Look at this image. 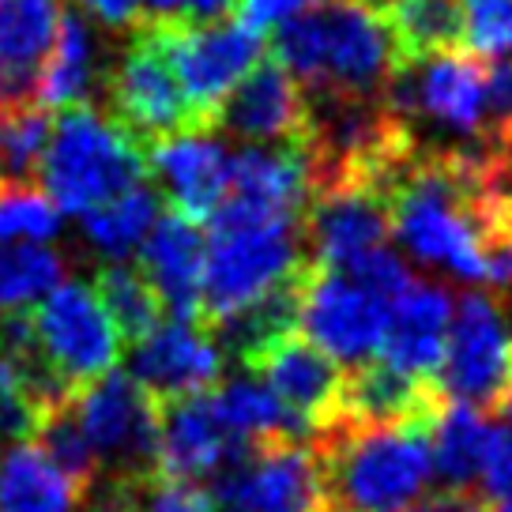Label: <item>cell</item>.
<instances>
[{"mask_svg":"<svg viewBox=\"0 0 512 512\" xmlns=\"http://www.w3.org/2000/svg\"><path fill=\"white\" fill-rule=\"evenodd\" d=\"M309 98H384L403 64L377 0H328L275 27L272 53Z\"/></svg>","mask_w":512,"mask_h":512,"instance_id":"6da1fadb","label":"cell"},{"mask_svg":"<svg viewBox=\"0 0 512 512\" xmlns=\"http://www.w3.org/2000/svg\"><path fill=\"white\" fill-rule=\"evenodd\" d=\"M430 433L426 422H332L309 437L317 448L324 501L336 512H407L433 475Z\"/></svg>","mask_w":512,"mask_h":512,"instance_id":"7a4b0ae2","label":"cell"},{"mask_svg":"<svg viewBox=\"0 0 512 512\" xmlns=\"http://www.w3.org/2000/svg\"><path fill=\"white\" fill-rule=\"evenodd\" d=\"M144 147L91 102L64 106L49 121V140L38 162L34 185L46 192L57 211L87 215L121 192L144 185Z\"/></svg>","mask_w":512,"mask_h":512,"instance_id":"3957f363","label":"cell"},{"mask_svg":"<svg viewBox=\"0 0 512 512\" xmlns=\"http://www.w3.org/2000/svg\"><path fill=\"white\" fill-rule=\"evenodd\" d=\"M305 264H309V249H305L302 223L211 226L196 324L211 332L219 320L245 309L279 283H287Z\"/></svg>","mask_w":512,"mask_h":512,"instance_id":"277c9868","label":"cell"},{"mask_svg":"<svg viewBox=\"0 0 512 512\" xmlns=\"http://www.w3.org/2000/svg\"><path fill=\"white\" fill-rule=\"evenodd\" d=\"M144 27L159 42L200 132H211L226 95L260 61V34L245 31L238 19L185 23L174 16H144Z\"/></svg>","mask_w":512,"mask_h":512,"instance_id":"5b68a950","label":"cell"},{"mask_svg":"<svg viewBox=\"0 0 512 512\" xmlns=\"http://www.w3.org/2000/svg\"><path fill=\"white\" fill-rule=\"evenodd\" d=\"M437 384L452 403H467L479 415H501L512 384V328L494 294L467 290L456 302Z\"/></svg>","mask_w":512,"mask_h":512,"instance_id":"8992f818","label":"cell"},{"mask_svg":"<svg viewBox=\"0 0 512 512\" xmlns=\"http://www.w3.org/2000/svg\"><path fill=\"white\" fill-rule=\"evenodd\" d=\"M102 479L144 482L159 475V403L128 373L110 369L72 400Z\"/></svg>","mask_w":512,"mask_h":512,"instance_id":"52a82bcc","label":"cell"},{"mask_svg":"<svg viewBox=\"0 0 512 512\" xmlns=\"http://www.w3.org/2000/svg\"><path fill=\"white\" fill-rule=\"evenodd\" d=\"M215 505L223 512H324L313 441H253L238 448L215 475Z\"/></svg>","mask_w":512,"mask_h":512,"instance_id":"ba28073f","label":"cell"},{"mask_svg":"<svg viewBox=\"0 0 512 512\" xmlns=\"http://www.w3.org/2000/svg\"><path fill=\"white\" fill-rule=\"evenodd\" d=\"M102 91L110 102V117L144 151L159 140H170V136L200 132L170 64L162 57L159 42L144 27V19L128 31L125 49L102 72Z\"/></svg>","mask_w":512,"mask_h":512,"instance_id":"9c48e42d","label":"cell"},{"mask_svg":"<svg viewBox=\"0 0 512 512\" xmlns=\"http://www.w3.org/2000/svg\"><path fill=\"white\" fill-rule=\"evenodd\" d=\"M38 351L49 369L61 377L76 396L98 377H106L121 358V339L113 332L95 287L83 279L57 283L31 313Z\"/></svg>","mask_w":512,"mask_h":512,"instance_id":"30bf717a","label":"cell"},{"mask_svg":"<svg viewBox=\"0 0 512 512\" xmlns=\"http://www.w3.org/2000/svg\"><path fill=\"white\" fill-rule=\"evenodd\" d=\"M384 317H388V305L358 287L354 279L320 264L309 268L298 328L313 347L336 358L339 366H362L369 358H377Z\"/></svg>","mask_w":512,"mask_h":512,"instance_id":"8fae6325","label":"cell"},{"mask_svg":"<svg viewBox=\"0 0 512 512\" xmlns=\"http://www.w3.org/2000/svg\"><path fill=\"white\" fill-rule=\"evenodd\" d=\"M211 132H226L245 147H302L309 132L305 91L275 57H260L226 95Z\"/></svg>","mask_w":512,"mask_h":512,"instance_id":"7c38bea8","label":"cell"},{"mask_svg":"<svg viewBox=\"0 0 512 512\" xmlns=\"http://www.w3.org/2000/svg\"><path fill=\"white\" fill-rule=\"evenodd\" d=\"M162 204L192 223H211L230 189V151L211 132H185L144 151Z\"/></svg>","mask_w":512,"mask_h":512,"instance_id":"4fadbf2b","label":"cell"},{"mask_svg":"<svg viewBox=\"0 0 512 512\" xmlns=\"http://www.w3.org/2000/svg\"><path fill=\"white\" fill-rule=\"evenodd\" d=\"M128 366H132L128 377L140 384L151 400L170 403L181 396L211 392L223 381L226 358L204 328L170 320V324H159L140 343H132Z\"/></svg>","mask_w":512,"mask_h":512,"instance_id":"5bb4252c","label":"cell"},{"mask_svg":"<svg viewBox=\"0 0 512 512\" xmlns=\"http://www.w3.org/2000/svg\"><path fill=\"white\" fill-rule=\"evenodd\" d=\"M245 373L260 377V384L275 400L302 418L309 437H317L320 430L336 422L343 366L320 347H313L302 332H290L279 343H272Z\"/></svg>","mask_w":512,"mask_h":512,"instance_id":"9a60e30c","label":"cell"},{"mask_svg":"<svg viewBox=\"0 0 512 512\" xmlns=\"http://www.w3.org/2000/svg\"><path fill=\"white\" fill-rule=\"evenodd\" d=\"M302 234L313 264L343 272L354 256L384 245V238L392 234L384 196L369 185L313 192L302 215Z\"/></svg>","mask_w":512,"mask_h":512,"instance_id":"2e32d148","label":"cell"},{"mask_svg":"<svg viewBox=\"0 0 512 512\" xmlns=\"http://www.w3.org/2000/svg\"><path fill=\"white\" fill-rule=\"evenodd\" d=\"M448 396L433 377H411L403 369L388 366L384 358H369L362 366L343 369L336 422L358 426H403L426 422L433 426L445 411Z\"/></svg>","mask_w":512,"mask_h":512,"instance_id":"e0dca14e","label":"cell"},{"mask_svg":"<svg viewBox=\"0 0 512 512\" xmlns=\"http://www.w3.org/2000/svg\"><path fill=\"white\" fill-rule=\"evenodd\" d=\"M204 253H208V238L200 223L177 211H162L155 226L147 230V238L140 241V272L159 294L162 313H170V320L196 324L200 317Z\"/></svg>","mask_w":512,"mask_h":512,"instance_id":"ac0fdd59","label":"cell"},{"mask_svg":"<svg viewBox=\"0 0 512 512\" xmlns=\"http://www.w3.org/2000/svg\"><path fill=\"white\" fill-rule=\"evenodd\" d=\"M245 448L223 430L211 407V392L159 403V475L181 482H204Z\"/></svg>","mask_w":512,"mask_h":512,"instance_id":"d6986e66","label":"cell"},{"mask_svg":"<svg viewBox=\"0 0 512 512\" xmlns=\"http://www.w3.org/2000/svg\"><path fill=\"white\" fill-rule=\"evenodd\" d=\"M452 317V294L437 283H411L388 305L377 358L411 377H433L445 354V332Z\"/></svg>","mask_w":512,"mask_h":512,"instance_id":"ffe728a7","label":"cell"},{"mask_svg":"<svg viewBox=\"0 0 512 512\" xmlns=\"http://www.w3.org/2000/svg\"><path fill=\"white\" fill-rule=\"evenodd\" d=\"M64 0H0V106H31Z\"/></svg>","mask_w":512,"mask_h":512,"instance_id":"44dd1931","label":"cell"},{"mask_svg":"<svg viewBox=\"0 0 512 512\" xmlns=\"http://www.w3.org/2000/svg\"><path fill=\"white\" fill-rule=\"evenodd\" d=\"M98 80H102V68H98L95 34L83 23L80 12L64 0L57 27H53V42H49L38 83H34V106L42 110L80 106L91 98Z\"/></svg>","mask_w":512,"mask_h":512,"instance_id":"7402d4cb","label":"cell"},{"mask_svg":"<svg viewBox=\"0 0 512 512\" xmlns=\"http://www.w3.org/2000/svg\"><path fill=\"white\" fill-rule=\"evenodd\" d=\"M400 64L467 49L464 0H377Z\"/></svg>","mask_w":512,"mask_h":512,"instance_id":"603a6c76","label":"cell"},{"mask_svg":"<svg viewBox=\"0 0 512 512\" xmlns=\"http://www.w3.org/2000/svg\"><path fill=\"white\" fill-rule=\"evenodd\" d=\"M211 407L223 422V430L241 441V445H253V441H309L305 422L294 411H287L283 403L275 400L264 384L249 381V377H230L211 388Z\"/></svg>","mask_w":512,"mask_h":512,"instance_id":"cb8c5ba5","label":"cell"},{"mask_svg":"<svg viewBox=\"0 0 512 512\" xmlns=\"http://www.w3.org/2000/svg\"><path fill=\"white\" fill-rule=\"evenodd\" d=\"M83 497L34 441H16L0 456V512H76Z\"/></svg>","mask_w":512,"mask_h":512,"instance_id":"d4e9b609","label":"cell"},{"mask_svg":"<svg viewBox=\"0 0 512 512\" xmlns=\"http://www.w3.org/2000/svg\"><path fill=\"white\" fill-rule=\"evenodd\" d=\"M162 215V196L155 185H136V189L113 196L83 215V238L106 260H128L147 238V230Z\"/></svg>","mask_w":512,"mask_h":512,"instance_id":"484cf974","label":"cell"},{"mask_svg":"<svg viewBox=\"0 0 512 512\" xmlns=\"http://www.w3.org/2000/svg\"><path fill=\"white\" fill-rule=\"evenodd\" d=\"M486 433H490V426L482 422L475 407L452 400L445 403V411L437 415L430 433V464L448 490H475L479 486Z\"/></svg>","mask_w":512,"mask_h":512,"instance_id":"4316f807","label":"cell"},{"mask_svg":"<svg viewBox=\"0 0 512 512\" xmlns=\"http://www.w3.org/2000/svg\"><path fill=\"white\" fill-rule=\"evenodd\" d=\"M95 294L106 317H110L113 332L121 343H140L144 336H151L162 324V302L159 294L151 290V283L144 279L140 268H132L128 260H106L98 264L95 272Z\"/></svg>","mask_w":512,"mask_h":512,"instance_id":"83f0119b","label":"cell"},{"mask_svg":"<svg viewBox=\"0 0 512 512\" xmlns=\"http://www.w3.org/2000/svg\"><path fill=\"white\" fill-rule=\"evenodd\" d=\"M64 279V256L38 241H8L0 249V313H27Z\"/></svg>","mask_w":512,"mask_h":512,"instance_id":"f1b7e54d","label":"cell"},{"mask_svg":"<svg viewBox=\"0 0 512 512\" xmlns=\"http://www.w3.org/2000/svg\"><path fill=\"white\" fill-rule=\"evenodd\" d=\"M31 441H38V448L46 452V460L76 486L80 497H87L98 486L102 471H98L95 448L87 441V433H83L72 403L42 418V426H38V433H34Z\"/></svg>","mask_w":512,"mask_h":512,"instance_id":"f546056e","label":"cell"},{"mask_svg":"<svg viewBox=\"0 0 512 512\" xmlns=\"http://www.w3.org/2000/svg\"><path fill=\"white\" fill-rule=\"evenodd\" d=\"M61 230V211L38 185L0 189V241H38L46 245Z\"/></svg>","mask_w":512,"mask_h":512,"instance_id":"4dcf8cb0","label":"cell"},{"mask_svg":"<svg viewBox=\"0 0 512 512\" xmlns=\"http://www.w3.org/2000/svg\"><path fill=\"white\" fill-rule=\"evenodd\" d=\"M46 140H49V110L31 102V106H16V110L8 113V140H4L8 185H34Z\"/></svg>","mask_w":512,"mask_h":512,"instance_id":"1f68e13d","label":"cell"},{"mask_svg":"<svg viewBox=\"0 0 512 512\" xmlns=\"http://www.w3.org/2000/svg\"><path fill=\"white\" fill-rule=\"evenodd\" d=\"M467 46L479 57L512 53V0H464Z\"/></svg>","mask_w":512,"mask_h":512,"instance_id":"d6a6232c","label":"cell"},{"mask_svg":"<svg viewBox=\"0 0 512 512\" xmlns=\"http://www.w3.org/2000/svg\"><path fill=\"white\" fill-rule=\"evenodd\" d=\"M343 275L354 279L362 290H369L373 298H381L384 305H392L403 290L415 283L411 272H407V264H403V256H396L388 245H377V249H369V253L354 256L351 264L343 268Z\"/></svg>","mask_w":512,"mask_h":512,"instance_id":"836d02e7","label":"cell"},{"mask_svg":"<svg viewBox=\"0 0 512 512\" xmlns=\"http://www.w3.org/2000/svg\"><path fill=\"white\" fill-rule=\"evenodd\" d=\"M482 121H486V151L512 144V53L509 57H486Z\"/></svg>","mask_w":512,"mask_h":512,"instance_id":"e575fe53","label":"cell"},{"mask_svg":"<svg viewBox=\"0 0 512 512\" xmlns=\"http://www.w3.org/2000/svg\"><path fill=\"white\" fill-rule=\"evenodd\" d=\"M479 497L490 505H512V430L490 426L479 467Z\"/></svg>","mask_w":512,"mask_h":512,"instance_id":"d590c367","label":"cell"},{"mask_svg":"<svg viewBox=\"0 0 512 512\" xmlns=\"http://www.w3.org/2000/svg\"><path fill=\"white\" fill-rule=\"evenodd\" d=\"M42 411L19 388L12 366L0 358V441H31L42 426Z\"/></svg>","mask_w":512,"mask_h":512,"instance_id":"8d00e7d4","label":"cell"},{"mask_svg":"<svg viewBox=\"0 0 512 512\" xmlns=\"http://www.w3.org/2000/svg\"><path fill=\"white\" fill-rule=\"evenodd\" d=\"M68 4H72L76 12H87L102 31H110V34H128L144 19L140 0H68Z\"/></svg>","mask_w":512,"mask_h":512,"instance_id":"74e56055","label":"cell"},{"mask_svg":"<svg viewBox=\"0 0 512 512\" xmlns=\"http://www.w3.org/2000/svg\"><path fill=\"white\" fill-rule=\"evenodd\" d=\"M479 501L482 497L475 494V490H448V486H441V490H433V494L418 497L407 512H475Z\"/></svg>","mask_w":512,"mask_h":512,"instance_id":"f35d334b","label":"cell"},{"mask_svg":"<svg viewBox=\"0 0 512 512\" xmlns=\"http://www.w3.org/2000/svg\"><path fill=\"white\" fill-rule=\"evenodd\" d=\"M486 174L512 200V144H501L486 155Z\"/></svg>","mask_w":512,"mask_h":512,"instance_id":"ab89813d","label":"cell"},{"mask_svg":"<svg viewBox=\"0 0 512 512\" xmlns=\"http://www.w3.org/2000/svg\"><path fill=\"white\" fill-rule=\"evenodd\" d=\"M177 4H181V0H140L144 16H174Z\"/></svg>","mask_w":512,"mask_h":512,"instance_id":"60d3db41","label":"cell"},{"mask_svg":"<svg viewBox=\"0 0 512 512\" xmlns=\"http://www.w3.org/2000/svg\"><path fill=\"white\" fill-rule=\"evenodd\" d=\"M8 113H12V110H4V106H0V189L8 185V170H4V140H8Z\"/></svg>","mask_w":512,"mask_h":512,"instance_id":"b9f144b4","label":"cell"},{"mask_svg":"<svg viewBox=\"0 0 512 512\" xmlns=\"http://www.w3.org/2000/svg\"><path fill=\"white\" fill-rule=\"evenodd\" d=\"M475 512H512V505H490V501H479Z\"/></svg>","mask_w":512,"mask_h":512,"instance_id":"7bdbcfd3","label":"cell"},{"mask_svg":"<svg viewBox=\"0 0 512 512\" xmlns=\"http://www.w3.org/2000/svg\"><path fill=\"white\" fill-rule=\"evenodd\" d=\"M501 415H509V422H512V384H509V392H505V403H501Z\"/></svg>","mask_w":512,"mask_h":512,"instance_id":"ee69618b","label":"cell"},{"mask_svg":"<svg viewBox=\"0 0 512 512\" xmlns=\"http://www.w3.org/2000/svg\"><path fill=\"white\" fill-rule=\"evenodd\" d=\"M509 287H512V253H509Z\"/></svg>","mask_w":512,"mask_h":512,"instance_id":"f6af8a7d","label":"cell"},{"mask_svg":"<svg viewBox=\"0 0 512 512\" xmlns=\"http://www.w3.org/2000/svg\"><path fill=\"white\" fill-rule=\"evenodd\" d=\"M324 512H336V509H332V505H324Z\"/></svg>","mask_w":512,"mask_h":512,"instance_id":"bcb514c9","label":"cell"}]
</instances>
